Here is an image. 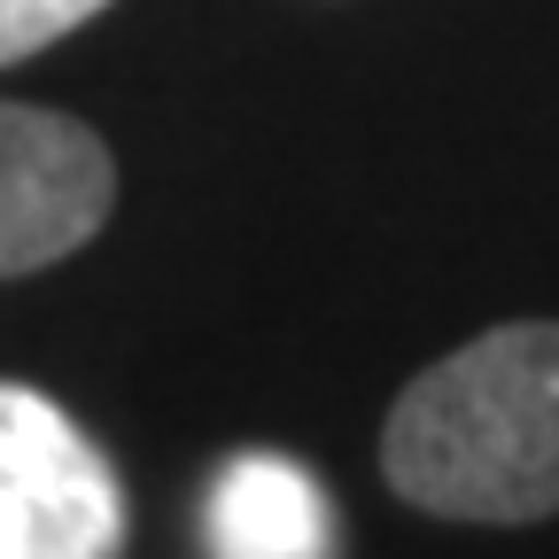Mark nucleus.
Here are the masks:
<instances>
[{"instance_id":"f257e3e1","label":"nucleus","mask_w":559,"mask_h":559,"mask_svg":"<svg viewBox=\"0 0 559 559\" xmlns=\"http://www.w3.org/2000/svg\"><path fill=\"white\" fill-rule=\"evenodd\" d=\"M381 474L436 521L559 513V319H506L412 373L381 419Z\"/></svg>"},{"instance_id":"f03ea898","label":"nucleus","mask_w":559,"mask_h":559,"mask_svg":"<svg viewBox=\"0 0 559 559\" xmlns=\"http://www.w3.org/2000/svg\"><path fill=\"white\" fill-rule=\"evenodd\" d=\"M124 551V498L70 412L0 381V559H109Z\"/></svg>"},{"instance_id":"7ed1b4c3","label":"nucleus","mask_w":559,"mask_h":559,"mask_svg":"<svg viewBox=\"0 0 559 559\" xmlns=\"http://www.w3.org/2000/svg\"><path fill=\"white\" fill-rule=\"evenodd\" d=\"M117 210L109 140L39 102H0V280L79 257Z\"/></svg>"},{"instance_id":"20e7f679","label":"nucleus","mask_w":559,"mask_h":559,"mask_svg":"<svg viewBox=\"0 0 559 559\" xmlns=\"http://www.w3.org/2000/svg\"><path fill=\"white\" fill-rule=\"evenodd\" d=\"M210 551H226V559H319V551H334V506L296 459L249 451L210 489Z\"/></svg>"},{"instance_id":"39448f33","label":"nucleus","mask_w":559,"mask_h":559,"mask_svg":"<svg viewBox=\"0 0 559 559\" xmlns=\"http://www.w3.org/2000/svg\"><path fill=\"white\" fill-rule=\"evenodd\" d=\"M109 0H0V70L47 55L55 39H70L79 24H94Z\"/></svg>"}]
</instances>
